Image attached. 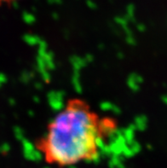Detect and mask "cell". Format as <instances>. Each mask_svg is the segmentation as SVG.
Listing matches in <instances>:
<instances>
[{
    "label": "cell",
    "mask_w": 167,
    "mask_h": 168,
    "mask_svg": "<svg viewBox=\"0 0 167 168\" xmlns=\"http://www.w3.org/2000/svg\"><path fill=\"white\" fill-rule=\"evenodd\" d=\"M117 120L102 115L84 98H69L35 141L47 164L68 167L97 160L118 130Z\"/></svg>",
    "instance_id": "1"
},
{
    "label": "cell",
    "mask_w": 167,
    "mask_h": 168,
    "mask_svg": "<svg viewBox=\"0 0 167 168\" xmlns=\"http://www.w3.org/2000/svg\"><path fill=\"white\" fill-rule=\"evenodd\" d=\"M16 1H19V0H0V7L4 6V5L10 4L14 2H16Z\"/></svg>",
    "instance_id": "2"
}]
</instances>
